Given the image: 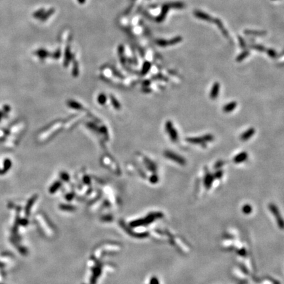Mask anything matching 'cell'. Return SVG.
<instances>
[{"instance_id": "cell-14", "label": "cell", "mask_w": 284, "mask_h": 284, "mask_svg": "<svg viewBox=\"0 0 284 284\" xmlns=\"http://www.w3.org/2000/svg\"><path fill=\"white\" fill-rule=\"evenodd\" d=\"M182 40V37L181 36H176L173 37V38L169 40H168V46H174L176 45L180 42H181Z\"/></svg>"}, {"instance_id": "cell-9", "label": "cell", "mask_w": 284, "mask_h": 284, "mask_svg": "<svg viewBox=\"0 0 284 284\" xmlns=\"http://www.w3.org/2000/svg\"><path fill=\"white\" fill-rule=\"evenodd\" d=\"M237 105H238V103H237L236 101L230 102L223 107V111L224 112H226V113L231 112L236 109Z\"/></svg>"}, {"instance_id": "cell-11", "label": "cell", "mask_w": 284, "mask_h": 284, "mask_svg": "<svg viewBox=\"0 0 284 284\" xmlns=\"http://www.w3.org/2000/svg\"><path fill=\"white\" fill-rule=\"evenodd\" d=\"M167 133H168L169 136H170V140H172L173 142H177L178 139V132H177L174 126L170 129V130L168 131Z\"/></svg>"}, {"instance_id": "cell-18", "label": "cell", "mask_w": 284, "mask_h": 284, "mask_svg": "<svg viewBox=\"0 0 284 284\" xmlns=\"http://www.w3.org/2000/svg\"><path fill=\"white\" fill-rule=\"evenodd\" d=\"M156 44L160 47L165 48L168 46V40H166L165 39H159L156 40Z\"/></svg>"}, {"instance_id": "cell-22", "label": "cell", "mask_w": 284, "mask_h": 284, "mask_svg": "<svg viewBox=\"0 0 284 284\" xmlns=\"http://www.w3.org/2000/svg\"><path fill=\"white\" fill-rule=\"evenodd\" d=\"M157 78L159 80H163V81H168V78H166V77L165 76H164V75H162V74H158V75H157Z\"/></svg>"}, {"instance_id": "cell-12", "label": "cell", "mask_w": 284, "mask_h": 284, "mask_svg": "<svg viewBox=\"0 0 284 284\" xmlns=\"http://www.w3.org/2000/svg\"><path fill=\"white\" fill-rule=\"evenodd\" d=\"M168 5L169 6L170 8H174V9H183L185 7V5L184 3H182L181 1H175V2H170V3H168Z\"/></svg>"}, {"instance_id": "cell-3", "label": "cell", "mask_w": 284, "mask_h": 284, "mask_svg": "<svg viewBox=\"0 0 284 284\" xmlns=\"http://www.w3.org/2000/svg\"><path fill=\"white\" fill-rule=\"evenodd\" d=\"M169 9H170V7H169V6L168 5L167 3L163 5V6L162 7L161 13L159 14L158 17H156L155 18V20L157 22H161L165 20V18L166 17V15H167V13L168 12Z\"/></svg>"}, {"instance_id": "cell-8", "label": "cell", "mask_w": 284, "mask_h": 284, "mask_svg": "<svg viewBox=\"0 0 284 284\" xmlns=\"http://www.w3.org/2000/svg\"><path fill=\"white\" fill-rule=\"evenodd\" d=\"M247 157H248V154L245 151L241 152L240 153H239L237 155L235 156V157L234 158V161L236 163L239 164L247 160Z\"/></svg>"}, {"instance_id": "cell-25", "label": "cell", "mask_w": 284, "mask_h": 284, "mask_svg": "<svg viewBox=\"0 0 284 284\" xmlns=\"http://www.w3.org/2000/svg\"><path fill=\"white\" fill-rule=\"evenodd\" d=\"M272 1H276V0H272Z\"/></svg>"}, {"instance_id": "cell-6", "label": "cell", "mask_w": 284, "mask_h": 284, "mask_svg": "<svg viewBox=\"0 0 284 284\" xmlns=\"http://www.w3.org/2000/svg\"><path fill=\"white\" fill-rule=\"evenodd\" d=\"M213 23H215V24L217 26L218 28L220 30V31L222 32V34L224 35V36L225 37H228V36H229L228 32H227V30L224 28V25H223V23H222L221 20H220L219 18H215Z\"/></svg>"}, {"instance_id": "cell-16", "label": "cell", "mask_w": 284, "mask_h": 284, "mask_svg": "<svg viewBox=\"0 0 284 284\" xmlns=\"http://www.w3.org/2000/svg\"><path fill=\"white\" fill-rule=\"evenodd\" d=\"M250 48L251 49H253L256 51H260V52H263V51H266V48L264 46L259 45V44H253V45H251Z\"/></svg>"}, {"instance_id": "cell-1", "label": "cell", "mask_w": 284, "mask_h": 284, "mask_svg": "<svg viewBox=\"0 0 284 284\" xmlns=\"http://www.w3.org/2000/svg\"><path fill=\"white\" fill-rule=\"evenodd\" d=\"M164 155H165V156L167 159H170V160H172L173 161L176 162L177 163L180 164V165H185V163H186V161H185L184 158H183L182 157H181L176 153H174L172 151H165V153H164Z\"/></svg>"}, {"instance_id": "cell-2", "label": "cell", "mask_w": 284, "mask_h": 284, "mask_svg": "<svg viewBox=\"0 0 284 284\" xmlns=\"http://www.w3.org/2000/svg\"><path fill=\"white\" fill-rule=\"evenodd\" d=\"M193 13H194L195 17L199 18V19L206 21V22H214V19H215L214 18H212L210 15H208V14L203 12V11L196 10V11H194Z\"/></svg>"}, {"instance_id": "cell-10", "label": "cell", "mask_w": 284, "mask_h": 284, "mask_svg": "<svg viewBox=\"0 0 284 284\" xmlns=\"http://www.w3.org/2000/svg\"><path fill=\"white\" fill-rule=\"evenodd\" d=\"M244 34L246 35H253V36H264L266 34V32L255 30H245L244 31Z\"/></svg>"}, {"instance_id": "cell-17", "label": "cell", "mask_w": 284, "mask_h": 284, "mask_svg": "<svg viewBox=\"0 0 284 284\" xmlns=\"http://www.w3.org/2000/svg\"><path fill=\"white\" fill-rule=\"evenodd\" d=\"M266 51L267 55L272 59H276L278 57V53H277L276 50H273V49H268V50H266Z\"/></svg>"}, {"instance_id": "cell-13", "label": "cell", "mask_w": 284, "mask_h": 284, "mask_svg": "<svg viewBox=\"0 0 284 284\" xmlns=\"http://www.w3.org/2000/svg\"><path fill=\"white\" fill-rule=\"evenodd\" d=\"M250 55V51L249 50H246L245 51H243L242 53H241L236 58V61L238 62H241L243 61L244 59H245L249 55Z\"/></svg>"}, {"instance_id": "cell-19", "label": "cell", "mask_w": 284, "mask_h": 284, "mask_svg": "<svg viewBox=\"0 0 284 284\" xmlns=\"http://www.w3.org/2000/svg\"><path fill=\"white\" fill-rule=\"evenodd\" d=\"M201 137H202V138H203L204 142H205V143L211 142L215 140L214 136H213L212 134H210V133H207V134L203 135V136H201Z\"/></svg>"}, {"instance_id": "cell-20", "label": "cell", "mask_w": 284, "mask_h": 284, "mask_svg": "<svg viewBox=\"0 0 284 284\" xmlns=\"http://www.w3.org/2000/svg\"><path fill=\"white\" fill-rule=\"evenodd\" d=\"M238 40H239V45H240L241 48H243V49H245L246 47H247V44H246V42L245 41V40H244L243 37H241V36H238Z\"/></svg>"}, {"instance_id": "cell-4", "label": "cell", "mask_w": 284, "mask_h": 284, "mask_svg": "<svg viewBox=\"0 0 284 284\" xmlns=\"http://www.w3.org/2000/svg\"><path fill=\"white\" fill-rule=\"evenodd\" d=\"M220 84L218 82H216L214 83L213 86L211 88V90L210 91V98H211L212 99H217L219 94V91H220Z\"/></svg>"}, {"instance_id": "cell-21", "label": "cell", "mask_w": 284, "mask_h": 284, "mask_svg": "<svg viewBox=\"0 0 284 284\" xmlns=\"http://www.w3.org/2000/svg\"><path fill=\"white\" fill-rule=\"evenodd\" d=\"M173 127V124L170 121H167L165 124V130L166 132H168L171 128Z\"/></svg>"}, {"instance_id": "cell-5", "label": "cell", "mask_w": 284, "mask_h": 284, "mask_svg": "<svg viewBox=\"0 0 284 284\" xmlns=\"http://www.w3.org/2000/svg\"><path fill=\"white\" fill-rule=\"evenodd\" d=\"M255 130L254 128H249L248 130H246L245 132H244L240 136V140L241 141H243V142L247 141L255 134Z\"/></svg>"}, {"instance_id": "cell-15", "label": "cell", "mask_w": 284, "mask_h": 284, "mask_svg": "<svg viewBox=\"0 0 284 284\" xmlns=\"http://www.w3.org/2000/svg\"><path fill=\"white\" fill-rule=\"evenodd\" d=\"M151 67V64L149 61H145L144 63V65H143V69L142 70V74H146L147 72L149 71Z\"/></svg>"}, {"instance_id": "cell-23", "label": "cell", "mask_w": 284, "mask_h": 284, "mask_svg": "<svg viewBox=\"0 0 284 284\" xmlns=\"http://www.w3.org/2000/svg\"><path fill=\"white\" fill-rule=\"evenodd\" d=\"M224 161H218L217 162V163H216V165H215V167H221L222 166L224 165Z\"/></svg>"}, {"instance_id": "cell-7", "label": "cell", "mask_w": 284, "mask_h": 284, "mask_svg": "<svg viewBox=\"0 0 284 284\" xmlns=\"http://www.w3.org/2000/svg\"><path fill=\"white\" fill-rule=\"evenodd\" d=\"M185 141L189 144H195V145H203V144H205V142H204V140L202 137H195V138H190L188 137L187 138H185Z\"/></svg>"}, {"instance_id": "cell-24", "label": "cell", "mask_w": 284, "mask_h": 284, "mask_svg": "<svg viewBox=\"0 0 284 284\" xmlns=\"http://www.w3.org/2000/svg\"><path fill=\"white\" fill-rule=\"evenodd\" d=\"M3 112H2L1 111H0V120H1V119L2 118V116H3Z\"/></svg>"}]
</instances>
